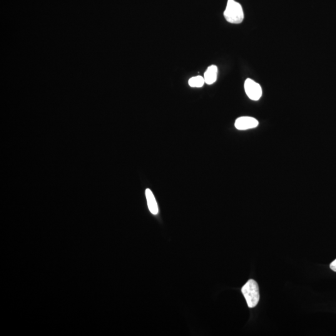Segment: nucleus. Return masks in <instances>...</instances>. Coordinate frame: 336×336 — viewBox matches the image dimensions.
Wrapping results in <instances>:
<instances>
[{
	"label": "nucleus",
	"instance_id": "obj_1",
	"mask_svg": "<svg viewBox=\"0 0 336 336\" xmlns=\"http://www.w3.org/2000/svg\"><path fill=\"white\" fill-rule=\"evenodd\" d=\"M224 16L226 21L231 24H240L243 21L244 12L242 7L235 0H228Z\"/></svg>",
	"mask_w": 336,
	"mask_h": 336
},
{
	"label": "nucleus",
	"instance_id": "obj_2",
	"mask_svg": "<svg viewBox=\"0 0 336 336\" xmlns=\"http://www.w3.org/2000/svg\"><path fill=\"white\" fill-rule=\"evenodd\" d=\"M244 297L249 308H255L260 300V293L257 283L255 280H249L241 288Z\"/></svg>",
	"mask_w": 336,
	"mask_h": 336
},
{
	"label": "nucleus",
	"instance_id": "obj_3",
	"mask_svg": "<svg viewBox=\"0 0 336 336\" xmlns=\"http://www.w3.org/2000/svg\"><path fill=\"white\" fill-rule=\"evenodd\" d=\"M244 89L248 98L257 101L262 96V89L260 85L251 79H247L244 84Z\"/></svg>",
	"mask_w": 336,
	"mask_h": 336
},
{
	"label": "nucleus",
	"instance_id": "obj_4",
	"mask_svg": "<svg viewBox=\"0 0 336 336\" xmlns=\"http://www.w3.org/2000/svg\"><path fill=\"white\" fill-rule=\"evenodd\" d=\"M257 119L251 116H241L236 119L235 128L239 130L255 128L258 125Z\"/></svg>",
	"mask_w": 336,
	"mask_h": 336
},
{
	"label": "nucleus",
	"instance_id": "obj_5",
	"mask_svg": "<svg viewBox=\"0 0 336 336\" xmlns=\"http://www.w3.org/2000/svg\"><path fill=\"white\" fill-rule=\"evenodd\" d=\"M145 195L149 211L153 215H157L159 213V208L153 192L148 188L146 189Z\"/></svg>",
	"mask_w": 336,
	"mask_h": 336
},
{
	"label": "nucleus",
	"instance_id": "obj_6",
	"mask_svg": "<svg viewBox=\"0 0 336 336\" xmlns=\"http://www.w3.org/2000/svg\"><path fill=\"white\" fill-rule=\"evenodd\" d=\"M218 68L215 65H212L207 69L204 78L206 84L212 85L215 83L218 79Z\"/></svg>",
	"mask_w": 336,
	"mask_h": 336
},
{
	"label": "nucleus",
	"instance_id": "obj_7",
	"mask_svg": "<svg viewBox=\"0 0 336 336\" xmlns=\"http://www.w3.org/2000/svg\"><path fill=\"white\" fill-rule=\"evenodd\" d=\"M188 83L189 86H191V87H198V88H200V87L204 86L206 82L203 77L198 76L191 77V78L189 80Z\"/></svg>",
	"mask_w": 336,
	"mask_h": 336
},
{
	"label": "nucleus",
	"instance_id": "obj_8",
	"mask_svg": "<svg viewBox=\"0 0 336 336\" xmlns=\"http://www.w3.org/2000/svg\"><path fill=\"white\" fill-rule=\"evenodd\" d=\"M330 268L331 270L336 272V259L330 264Z\"/></svg>",
	"mask_w": 336,
	"mask_h": 336
}]
</instances>
